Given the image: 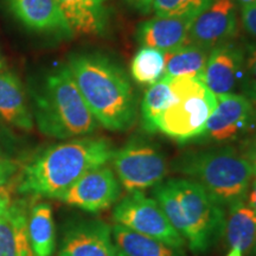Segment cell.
<instances>
[{"label":"cell","instance_id":"cell-1","mask_svg":"<svg viewBox=\"0 0 256 256\" xmlns=\"http://www.w3.org/2000/svg\"><path fill=\"white\" fill-rule=\"evenodd\" d=\"M66 66L100 126L114 132L133 127L138 98L122 66L100 54L72 55Z\"/></svg>","mask_w":256,"mask_h":256},{"label":"cell","instance_id":"cell-2","mask_svg":"<svg viewBox=\"0 0 256 256\" xmlns=\"http://www.w3.org/2000/svg\"><path fill=\"white\" fill-rule=\"evenodd\" d=\"M114 151L104 136L74 138L51 145L25 165L18 191L57 200L83 174L110 162Z\"/></svg>","mask_w":256,"mask_h":256},{"label":"cell","instance_id":"cell-3","mask_svg":"<svg viewBox=\"0 0 256 256\" xmlns=\"http://www.w3.org/2000/svg\"><path fill=\"white\" fill-rule=\"evenodd\" d=\"M153 197L194 254H206L224 238L226 211L196 182L170 178L154 186Z\"/></svg>","mask_w":256,"mask_h":256},{"label":"cell","instance_id":"cell-4","mask_svg":"<svg viewBox=\"0 0 256 256\" xmlns=\"http://www.w3.org/2000/svg\"><path fill=\"white\" fill-rule=\"evenodd\" d=\"M31 98L34 122L44 136L68 140L90 136L100 127L66 64L48 74L32 89Z\"/></svg>","mask_w":256,"mask_h":256},{"label":"cell","instance_id":"cell-5","mask_svg":"<svg viewBox=\"0 0 256 256\" xmlns=\"http://www.w3.org/2000/svg\"><path fill=\"white\" fill-rule=\"evenodd\" d=\"M170 168L200 184L223 208L244 202L254 177L244 156L230 145L183 152Z\"/></svg>","mask_w":256,"mask_h":256},{"label":"cell","instance_id":"cell-6","mask_svg":"<svg viewBox=\"0 0 256 256\" xmlns=\"http://www.w3.org/2000/svg\"><path fill=\"white\" fill-rule=\"evenodd\" d=\"M171 98L156 124V133L192 144L203 133L217 107V96L200 78H174L170 81Z\"/></svg>","mask_w":256,"mask_h":256},{"label":"cell","instance_id":"cell-7","mask_svg":"<svg viewBox=\"0 0 256 256\" xmlns=\"http://www.w3.org/2000/svg\"><path fill=\"white\" fill-rule=\"evenodd\" d=\"M110 162L128 194L156 186L168 172V160L159 146L140 136H133L115 150Z\"/></svg>","mask_w":256,"mask_h":256},{"label":"cell","instance_id":"cell-8","mask_svg":"<svg viewBox=\"0 0 256 256\" xmlns=\"http://www.w3.org/2000/svg\"><path fill=\"white\" fill-rule=\"evenodd\" d=\"M256 136V104L242 94L217 96V107L192 144L222 146Z\"/></svg>","mask_w":256,"mask_h":256},{"label":"cell","instance_id":"cell-9","mask_svg":"<svg viewBox=\"0 0 256 256\" xmlns=\"http://www.w3.org/2000/svg\"><path fill=\"white\" fill-rule=\"evenodd\" d=\"M115 223L133 232L156 238L177 249H184L185 240L174 228L154 198L142 191L130 192L113 209Z\"/></svg>","mask_w":256,"mask_h":256},{"label":"cell","instance_id":"cell-10","mask_svg":"<svg viewBox=\"0 0 256 256\" xmlns=\"http://www.w3.org/2000/svg\"><path fill=\"white\" fill-rule=\"evenodd\" d=\"M121 194V184L115 172L102 165L83 174L57 200L88 212H101L113 206Z\"/></svg>","mask_w":256,"mask_h":256},{"label":"cell","instance_id":"cell-11","mask_svg":"<svg viewBox=\"0 0 256 256\" xmlns=\"http://www.w3.org/2000/svg\"><path fill=\"white\" fill-rule=\"evenodd\" d=\"M238 34V11L234 0H215L194 18L188 42L208 50L234 40Z\"/></svg>","mask_w":256,"mask_h":256},{"label":"cell","instance_id":"cell-12","mask_svg":"<svg viewBox=\"0 0 256 256\" xmlns=\"http://www.w3.org/2000/svg\"><path fill=\"white\" fill-rule=\"evenodd\" d=\"M244 46L228 42L210 50L200 80L216 96L235 94L241 84Z\"/></svg>","mask_w":256,"mask_h":256},{"label":"cell","instance_id":"cell-13","mask_svg":"<svg viewBox=\"0 0 256 256\" xmlns=\"http://www.w3.org/2000/svg\"><path fill=\"white\" fill-rule=\"evenodd\" d=\"M58 256H118L112 228L100 220H80L64 230Z\"/></svg>","mask_w":256,"mask_h":256},{"label":"cell","instance_id":"cell-14","mask_svg":"<svg viewBox=\"0 0 256 256\" xmlns=\"http://www.w3.org/2000/svg\"><path fill=\"white\" fill-rule=\"evenodd\" d=\"M16 18L38 34L72 36L74 32L57 0H8Z\"/></svg>","mask_w":256,"mask_h":256},{"label":"cell","instance_id":"cell-15","mask_svg":"<svg viewBox=\"0 0 256 256\" xmlns=\"http://www.w3.org/2000/svg\"><path fill=\"white\" fill-rule=\"evenodd\" d=\"M194 16L158 17L138 25L136 40L142 46H148L168 52L188 42V32L194 20Z\"/></svg>","mask_w":256,"mask_h":256},{"label":"cell","instance_id":"cell-16","mask_svg":"<svg viewBox=\"0 0 256 256\" xmlns=\"http://www.w3.org/2000/svg\"><path fill=\"white\" fill-rule=\"evenodd\" d=\"M0 121L20 130L34 128V116L26 90L16 74L0 72Z\"/></svg>","mask_w":256,"mask_h":256},{"label":"cell","instance_id":"cell-17","mask_svg":"<svg viewBox=\"0 0 256 256\" xmlns=\"http://www.w3.org/2000/svg\"><path fill=\"white\" fill-rule=\"evenodd\" d=\"M28 217V206L23 200L11 202L0 215V256H34Z\"/></svg>","mask_w":256,"mask_h":256},{"label":"cell","instance_id":"cell-18","mask_svg":"<svg viewBox=\"0 0 256 256\" xmlns=\"http://www.w3.org/2000/svg\"><path fill=\"white\" fill-rule=\"evenodd\" d=\"M74 34L100 36L110 20V0H57Z\"/></svg>","mask_w":256,"mask_h":256},{"label":"cell","instance_id":"cell-19","mask_svg":"<svg viewBox=\"0 0 256 256\" xmlns=\"http://www.w3.org/2000/svg\"><path fill=\"white\" fill-rule=\"evenodd\" d=\"M112 238L118 256H184L183 249L174 248L118 223L112 226Z\"/></svg>","mask_w":256,"mask_h":256},{"label":"cell","instance_id":"cell-20","mask_svg":"<svg viewBox=\"0 0 256 256\" xmlns=\"http://www.w3.org/2000/svg\"><path fill=\"white\" fill-rule=\"evenodd\" d=\"M224 238L232 248H238L242 254H248L256 247V211L246 202L229 208L226 220Z\"/></svg>","mask_w":256,"mask_h":256},{"label":"cell","instance_id":"cell-21","mask_svg":"<svg viewBox=\"0 0 256 256\" xmlns=\"http://www.w3.org/2000/svg\"><path fill=\"white\" fill-rule=\"evenodd\" d=\"M28 230L34 256L52 255L56 244V232L50 204L40 202L31 208L28 217Z\"/></svg>","mask_w":256,"mask_h":256},{"label":"cell","instance_id":"cell-22","mask_svg":"<svg viewBox=\"0 0 256 256\" xmlns=\"http://www.w3.org/2000/svg\"><path fill=\"white\" fill-rule=\"evenodd\" d=\"M210 50L188 42L177 49L165 52V76L174 78H200L206 68Z\"/></svg>","mask_w":256,"mask_h":256},{"label":"cell","instance_id":"cell-23","mask_svg":"<svg viewBox=\"0 0 256 256\" xmlns=\"http://www.w3.org/2000/svg\"><path fill=\"white\" fill-rule=\"evenodd\" d=\"M165 52L148 46H142L130 63V75L142 86H152L165 76Z\"/></svg>","mask_w":256,"mask_h":256},{"label":"cell","instance_id":"cell-24","mask_svg":"<svg viewBox=\"0 0 256 256\" xmlns=\"http://www.w3.org/2000/svg\"><path fill=\"white\" fill-rule=\"evenodd\" d=\"M171 78L164 76L154 84L150 86L144 95L140 113H142V126L145 132L156 133V124L160 114L164 112L171 98Z\"/></svg>","mask_w":256,"mask_h":256},{"label":"cell","instance_id":"cell-25","mask_svg":"<svg viewBox=\"0 0 256 256\" xmlns=\"http://www.w3.org/2000/svg\"><path fill=\"white\" fill-rule=\"evenodd\" d=\"M215 0H154L153 10L158 17H197Z\"/></svg>","mask_w":256,"mask_h":256},{"label":"cell","instance_id":"cell-26","mask_svg":"<svg viewBox=\"0 0 256 256\" xmlns=\"http://www.w3.org/2000/svg\"><path fill=\"white\" fill-rule=\"evenodd\" d=\"M240 88L246 98L256 104V44L244 46L242 78Z\"/></svg>","mask_w":256,"mask_h":256},{"label":"cell","instance_id":"cell-27","mask_svg":"<svg viewBox=\"0 0 256 256\" xmlns=\"http://www.w3.org/2000/svg\"><path fill=\"white\" fill-rule=\"evenodd\" d=\"M20 150V140L12 128L0 121V156L12 159Z\"/></svg>","mask_w":256,"mask_h":256},{"label":"cell","instance_id":"cell-28","mask_svg":"<svg viewBox=\"0 0 256 256\" xmlns=\"http://www.w3.org/2000/svg\"><path fill=\"white\" fill-rule=\"evenodd\" d=\"M241 19L246 31L256 38V2L242 6Z\"/></svg>","mask_w":256,"mask_h":256},{"label":"cell","instance_id":"cell-29","mask_svg":"<svg viewBox=\"0 0 256 256\" xmlns=\"http://www.w3.org/2000/svg\"><path fill=\"white\" fill-rule=\"evenodd\" d=\"M238 151L241 152V154L244 156L248 164L250 165L252 174L256 178V136L243 142L241 150H238Z\"/></svg>","mask_w":256,"mask_h":256},{"label":"cell","instance_id":"cell-30","mask_svg":"<svg viewBox=\"0 0 256 256\" xmlns=\"http://www.w3.org/2000/svg\"><path fill=\"white\" fill-rule=\"evenodd\" d=\"M17 165L12 159L0 156V188L5 186L17 172Z\"/></svg>","mask_w":256,"mask_h":256},{"label":"cell","instance_id":"cell-31","mask_svg":"<svg viewBox=\"0 0 256 256\" xmlns=\"http://www.w3.org/2000/svg\"><path fill=\"white\" fill-rule=\"evenodd\" d=\"M134 10L142 14H148L153 8V2L154 0H126Z\"/></svg>","mask_w":256,"mask_h":256},{"label":"cell","instance_id":"cell-32","mask_svg":"<svg viewBox=\"0 0 256 256\" xmlns=\"http://www.w3.org/2000/svg\"><path fill=\"white\" fill-rule=\"evenodd\" d=\"M10 204H11V194L8 188L2 186L0 188V215L4 212Z\"/></svg>","mask_w":256,"mask_h":256},{"label":"cell","instance_id":"cell-33","mask_svg":"<svg viewBox=\"0 0 256 256\" xmlns=\"http://www.w3.org/2000/svg\"><path fill=\"white\" fill-rule=\"evenodd\" d=\"M246 200H247L246 203H247L249 206L252 208V209L256 211V178H255V180L250 184V188H249L248 194H247V197H246Z\"/></svg>","mask_w":256,"mask_h":256},{"label":"cell","instance_id":"cell-34","mask_svg":"<svg viewBox=\"0 0 256 256\" xmlns=\"http://www.w3.org/2000/svg\"><path fill=\"white\" fill-rule=\"evenodd\" d=\"M226 256H243L242 252L238 248H232V250H230Z\"/></svg>","mask_w":256,"mask_h":256},{"label":"cell","instance_id":"cell-35","mask_svg":"<svg viewBox=\"0 0 256 256\" xmlns=\"http://www.w3.org/2000/svg\"><path fill=\"white\" fill-rule=\"evenodd\" d=\"M4 70H6V60L0 52V72H4Z\"/></svg>","mask_w":256,"mask_h":256},{"label":"cell","instance_id":"cell-36","mask_svg":"<svg viewBox=\"0 0 256 256\" xmlns=\"http://www.w3.org/2000/svg\"><path fill=\"white\" fill-rule=\"evenodd\" d=\"M235 2V0H234ZM236 2H238L240 4H241L242 6L243 5H248V4H252V2H255L256 0H236Z\"/></svg>","mask_w":256,"mask_h":256},{"label":"cell","instance_id":"cell-37","mask_svg":"<svg viewBox=\"0 0 256 256\" xmlns=\"http://www.w3.org/2000/svg\"><path fill=\"white\" fill-rule=\"evenodd\" d=\"M255 249H256V247H255Z\"/></svg>","mask_w":256,"mask_h":256}]
</instances>
